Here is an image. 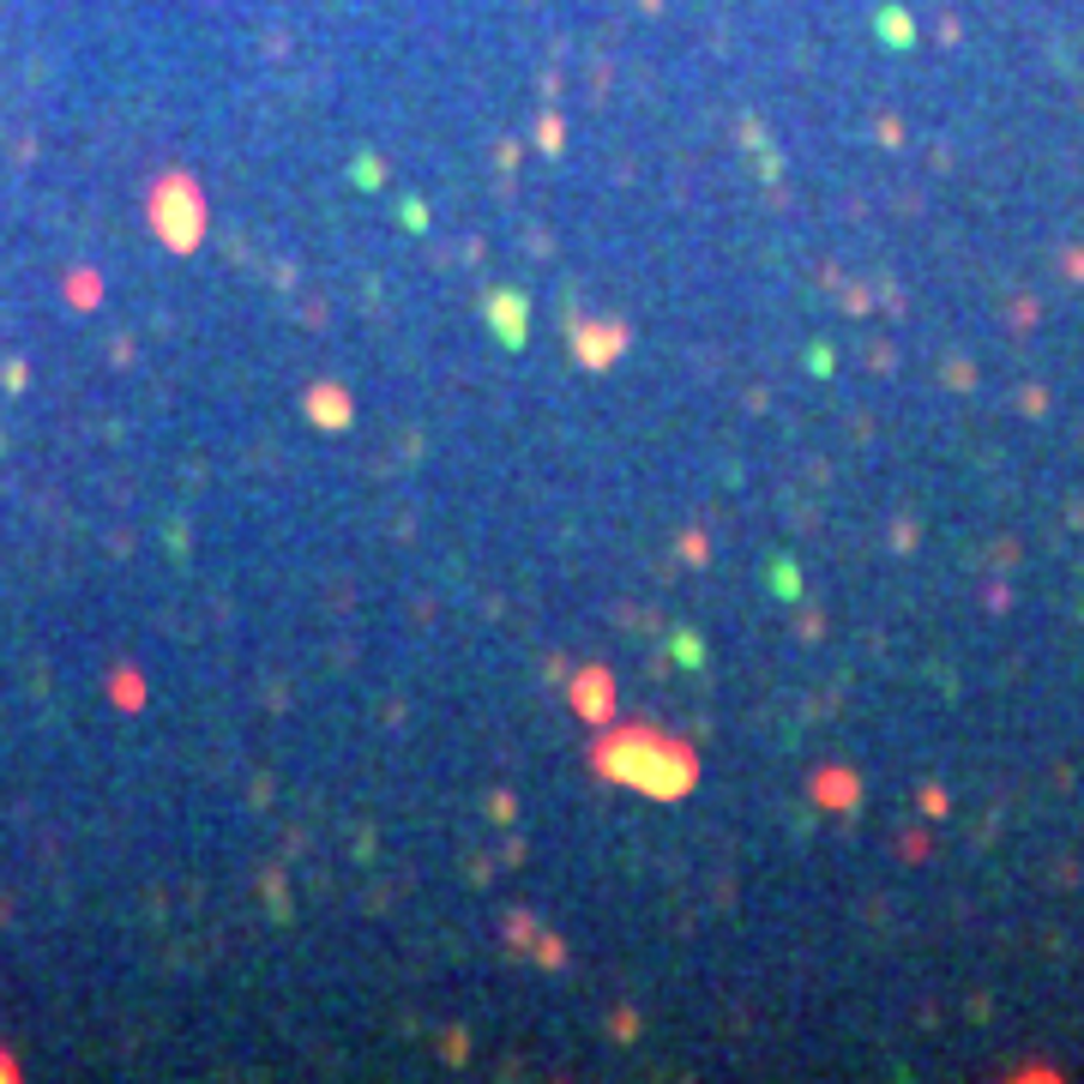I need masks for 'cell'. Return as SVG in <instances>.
Listing matches in <instances>:
<instances>
[{"label":"cell","mask_w":1084,"mask_h":1084,"mask_svg":"<svg viewBox=\"0 0 1084 1084\" xmlns=\"http://www.w3.org/2000/svg\"><path fill=\"white\" fill-rule=\"evenodd\" d=\"M820 801H831V808L843 801V808H850V801H856V778H838V771H826V778H820Z\"/></svg>","instance_id":"cell-7"},{"label":"cell","mask_w":1084,"mask_h":1084,"mask_svg":"<svg viewBox=\"0 0 1084 1084\" xmlns=\"http://www.w3.org/2000/svg\"><path fill=\"white\" fill-rule=\"evenodd\" d=\"M771 590H778V597H801V573L790 567V560H778V567H771Z\"/></svg>","instance_id":"cell-8"},{"label":"cell","mask_w":1084,"mask_h":1084,"mask_svg":"<svg viewBox=\"0 0 1084 1084\" xmlns=\"http://www.w3.org/2000/svg\"><path fill=\"white\" fill-rule=\"evenodd\" d=\"M537 958L548 964V970H555V964H560V958H567V946H560V940H555V934H548V940H537Z\"/></svg>","instance_id":"cell-15"},{"label":"cell","mask_w":1084,"mask_h":1084,"mask_svg":"<svg viewBox=\"0 0 1084 1084\" xmlns=\"http://www.w3.org/2000/svg\"><path fill=\"white\" fill-rule=\"evenodd\" d=\"M573 355H578V368H590V374L615 368L621 355H627V325H615V320H578L573 325Z\"/></svg>","instance_id":"cell-3"},{"label":"cell","mask_w":1084,"mask_h":1084,"mask_svg":"<svg viewBox=\"0 0 1084 1084\" xmlns=\"http://www.w3.org/2000/svg\"><path fill=\"white\" fill-rule=\"evenodd\" d=\"M567 700H573V711L585 723H615V675L608 670H578V675H567Z\"/></svg>","instance_id":"cell-5"},{"label":"cell","mask_w":1084,"mask_h":1084,"mask_svg":"<svg viewBox=\"0 0 1084 1084\" xmlns=\"http://www.w3.org/2000/svg\"><path fill=\"white\" fill-rule=\"evenodd\" d=\"M560 139H567V127H560V115H543V127H537V145H543L548 157H555V152H560Z\"/></svg>","instance_id":"cell-9"},{"label":"cell","mask_w":1084,"mask_h":1084,"mask_svg":"<svg viewBox=\"0 0 1084 1084\" xmlns=\"http://www.w3.org/2000/svg\"><path fill=\"white\" fill-rule=\"evenodd\" d=\"M440 1048H447L452 1061H465V1048H470V1043H465V1031H452V1036H447V1043H440Z\"/></svg>","instance_id":"cell-17"},{"label":"cell","mask_w":1084,"mask_h":1084,"mask_svg":"<svg viewBox=\"0 0 1084 1084\" xmlns=\"http://www.w3.org/2000/svg\"><path fill=\"white\" fill-rule=\"evenodd\" d=\"M675 663H705V638H693V633H675Z\"/></svg>","instance_id":"cell-10"},{"label":"cell","mask_w":1084,"mask_h":1084,"mask_svg":"<svg viewBox=\"0 0 1084 1084\" xmlns=\"http://www.w3.org/2000/svg\"><path fill=\"white\" fill-rule=\"evenodd\" d=\"M302 410H307V422H314V428H325V434H344V428L355 422V404H350V392H344V385H338V380L314 385Z\"/></svg>","instance_id":"cell-6"},{"label":"cell","mask_w":1084,"mask_h":1084,"mask_svg":"<svg viewBox=\"0 0 1084 1084\" xmlns=\"http://www.w3.org/2000/svg\"><path fill=\"white\" fill-rule=\"evenodd\" d=\"M488 332H495L507 350H525V338H530V295L507 290V284L488 290Z\"/></svg>","instance_id":"cell-4"},{"label":"cell","mask_w":1084,"mask_h":1084,"mask_svg":"<svg viewBox=\"0 0 1084 1084\" xmlns=\"http://www.w3.org/2000/svg\"><path fill=\"white\" fill-rule=\"evenodd\" d=\"M507 940H512V946H530V940H537V922H530V916H512V922H507Z\"/></svg>","instance_id":"cell-12"},{"label":"cell","mask_w":1084,"mask_h":1084,"mask_svg":"<svg viewBox=\"0 0 1084 1084\" xmlns=\"http://www.w3.org/2000/svg\"><path fill=\"white\" fill-rule=\"evenodd\" d=\"M705 555H711L705 537H700V530H687V537H681V560H705Z\"/></svg>","instance_id":"cell-14"},{"label":"cell","mask_w":1084,"mask_h":1084,"mask_svg":"<svg viewBox=\"0 0 1084 1084\" xmlns=\"http://www.w3.org/2000/svg\"><path fill=\"white\" fill-rule=\"evenodd\" d=\"M350 175H355V182H362V187H380V182H385L380 157H355V169H350Z\"/></svg>","instance_id":"cell-11"},{"label":"cell","mask_w":1084,"mask_h":1084,"mask_svg":"<svg viewBox=\"0 0 1084 1084\" xmlns=\"http://www.w3.org/2000/svg\"><path fill=\"white\" fill-rule=\"evenodd\" d=\"M880 31L892 37V42H910V19H898V12H886V19H880Z\"/></svg>","instance_id":"cell-16"},{"label":"cell","mask_w":1084,"mask_h":1084,"mask_svg":"<svg viewBox=\"0 0 1084 1084\" xmlns=\"http://www.w3.org/2000/svg\"><path fill=\"white\" fill-rule=\"evenodd\" d=\"M398 224H404V230H428V212L416 199H404V205H398Z\"/></svg>","instance_id":"cell-13"},{"label":"cell","mask_w":1084,"mask_h":1084,"mask_svg":"<svg viewBox=\"0 0 1084 1084\" xmlns=\"http://www.w3.org/2000/svg\"><path fill=\"white\" fill-rule=\"evenodd\" d=\"M152 230L175 247V254H193V247H199V235H205V199H199V187H193L187 175H169V182L152 193Z\"/></svg>","instance_id":"cell-2"},{"label":"cell","mask_w":1084,"mask_h":1084,"mask_svg":"<svg viewBox=\"0 0 1084 1084\" xmlns=\"http://www.w3.org/2000/svg\"><path fill=\"white\" fill-rule=\"evenodd\" d=\"M590 765L608 783H627V790L651 795V801H681L700 783V753L663 730H645V723H603Z\"/></svg>","instance_id":"cell-1"}]
</instances>
